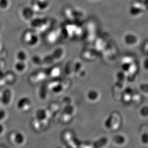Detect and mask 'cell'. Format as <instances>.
I'll list each match as a JSON object with an SVG mask.
<instances>
[{"label":"cell","instance_id":"obj_1","mask_svg":"<svg viewBox=\"0 0 148 148\" xmlns=\"http://www.w3.org/2000/svg\"><path fill=\"white\" fill-rule=\"evenodd\" d=\"M25 43L29 47H35L40 42V38L35 32L28 31L23 36Z\"/></svg>","mask_w":148,"mask_h":148},{"label":"cell","instance_id":"obj_2","mask_svg":"<svg viewBox=\"0 0 148 148\" xmlns=\"http://www.w3.org/2000/svg\"><path fill=\"white\" fill-rule=\"evenodd\" d=\"M32 106V101L29 97H22L17 102V107L21 112H26L30 110Z\"/></svg>","mask_w":148,"mask_h":148},{"label":"cell","instance_id":"obj_3","mask_svg":"<svg viewBox=\"0 0 148 148\" xmlns=\"http://www.w3.org/2000/svg\"><path fill=\"white\" fill-rule=\"evenodd\" d=\"M10 140L14 144L17 146H23L26 143V138L24 134L20 132H14L12 133Z\"/></svg>","mask_w":148,"mask_h":148},{"label":"cell","instance_id":"obj_4","mask_svg":"<svg viewBox=\"0 0 148 148\" xmlns=\"http://www.w3.org/2000/svg\"><path fill=\"white\" fill-rule=\"evenodd\" d=\"M14 69L18 73H24L28 69L27 62L17 61L14 64Z\"/></svg>","mask_w":148,"mask_h":148},{"label":"cell","instance_id":"obj_5","mask_svg":"<svg viewBox=\"0 0 148 148\" xmlns=\"http://www.w3.org/2000/svg\"><path fill=\"white\" fill-rule=\"evenodd\" d=\"M34 14L33 9L29 7H24L22 11V15L25 20H32Z\"/></svg>","mask_w":148,"mask_h":148},{"label":"cell","instance_id":"obj_6","mask_svg":"<svg viewBox=\"0 0 148 148\" xmlns=\"http://www.w3.org/2000/svg\"><path fill=\"white\" fill-rule=\"evenodd\" d=\"M16 57L17 58V61L27 62L29 60V54L26 50H19V51H17Z\"/></svg>","mask_w":148,"mask_h":148},{"label":"cell","instance_id":"obj_7","mask_svg":"<svg viewBox=\"0 0 148 148\" xmlns=\"http://www.w3.org/2000/svg\"><path fill=\"white\" fill-rule=\"evenodd\" d=\"M86 96L88 101H94L98 98L99 93L95 90H89L87 91V93L86 94Z\"/></svg>","mask_w":148,"mask_h":148},{"label":"cell","instance_id":"obj_8","mask_svg":"<svg viewBox=\"0 0 148 148\" xmlns=\"http://www.w3.org/2000/svg\"><path fill=\"white\" fill-rule=\"evenodd\" d=\"M52 53H53V54H58L53 57L54 61L61 60L62 59H63V57L64 56V50H63L62 48H60V47L56 49L55 50H54V51H53Z\"/></svg>","mask_w":148,"mask_h":148},{"label":"cell","instance_id":"obj_9","mask_svg":"<svg viewBox=\"0 0 148 148\" xmlns=\"http://www.w3.org/2000/svg\"><path fill=\"white\" fill-rule=\"evenodd\" d=\"M36 4L38 9L44 10L48 7L50 3L48 0H38Z\"/></svg>","mask_w":148,"mask_h":148},{"label":"cell","instance_id":"obj_10","mask_svg":"<svg viewBox=\"0 0 148 148\" xmlns=\"http://www.w3.org/2000/svg\"><path fill=\"white\" fill-rule=\"evenodd\" d=\"M32 61L35 66H40L42 64V58L40 56L35 55L32 58Z\"/></svg>","mask_w":148,"mask_h":148},{"label":"cell","instance_id":"obj_11","mask_svg":"<svg viewBox=\"0 0 148 148\" xmlns=\"http://www.w3.org/2000/svg\"><path fill=\"white\" fill-rule=\"evenodd\" d=\"M107 143V140L106 138H103L96 142L94 144V147L95 148H100L105 145Z\"/></svg>","mask_w":148,"mask_h":148},{"label":"cell","instance_id":"obj_12","mask_svg":"<svg viewBox=\"0 0 148 148\" xmlns=\"http://www.w3.org/2000/svg\"><path fill=\"white\" fill-rule=\"evenodd\" d=\"M7 112L5 110H0V122L4 121L7 118Z\"/></svg>","mask_w":148,"mask_h":148},{"label":"cell","instance_id":"obj_13","mask_svg":"<svg viewBox=\"0 0 148 148\" xmlns=\"http://www.w3.org/2000/svg\"><path fill=\"white\" fill-rule=\"evenodd\" d=\"M114 140L117 143L121 144L125 141V138L121 136H117L114 137Z\"/></svg>","mask_w":148,"mask_h":148},{"label":"cell","instance_id":"obj_14","mask_svg":"<svg viewBox=\"0 0 148 148\" xmlns=\"http://www.w3.org/2000/svg\"><path fill=\"white\" fill-rule=\"evenodd\" d=\"M9 6V0H0V8L1 9L7 8Z\"/></svg>","mask_w":148,"mask_h":148},{"label":"cell","instance_id":"obj_15","mask_svg":"<svg viewBox=\"0 0 148 148\" xmlns=\"http://www.w3.org/2000/svg\"><path fill=\"white\" fill-rule=\"evenodd\" d=\"M142 141L144 143H146L148 142V134H144L142 136Z\"/></svg>","mask_w":148,"mask_h":148},{"label":"cell","instance_id":"obj_16","mask_svg":"<svg viewBox=\"0 0 148 148\" xmlns=\"http://www.w3.org/2000/svg\"><path fill=\"white\" fill-rule=\"evenodd\" d=\"M140 88L143 91L146 92H148V84L146 85H142L140 87Z\"/></svg>","mask_w":148,"mask_h":148},{"label":"cell","instance_id":"obj_17","mask_svg":"<svg viewBox=\"0 0 148 148\" xmlns=\"http://www.w3.org/2000/svg\"><path fill=\"white\" fill-rule=\"evenodd\" d=\"M141 113L144 116L148 115V107H144L142 109L141 111Z\"/></svg>","mask_w":148,"mask_h":148},{"label":"cell","instance_id":"obj_18","mask_svg":"<svg viewBox=\"0 0 148 148\" xmlns=\"http://www.w3.org/2000/svg\"><path fill=\"white\" fill-rule=\"evenodd\" d=\"M4 127L2 124H0V136L4 132Z\"/></svg>","mask_w":148,"mask_h":148}]
</instances>
